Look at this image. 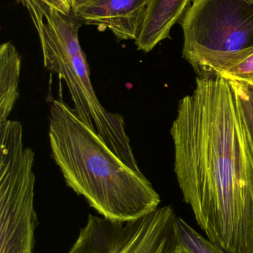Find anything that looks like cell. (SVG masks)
Instances as JSON below:
<instances>
[{
	"label": "cell",
	"mask_w": 253,
	"mask_h": 253,
	"mask_svg": "<svg viewBox=\"0 0 253 253\" xmlns=\"http://www.w3.org/2000/svg\"><path fill=\"white\" fill-rule=\"evenodd\" d=\"M170 133L184 202L207 239L253 253V140L230 82L200 76Z\"/></svg>",
	"instance_id": "6da1fadb"
},
{
	"label": "cell",
	"mask_w": 253,
	"mask_h": 253,
	"mask_svg": "<svg viewBox=\"0 0 253 253\" xmlns=\"http://www.w3.org/2000/svg\"><path fill=\"white\" fill-rule=\"evenodd\" d=\"M49 120L52 158L67 187L103 218L133 221L158 208L160 196L148 178L111 151L74 108L54 99Z\"/></svg>",
	"instance_id": "7a4b0ae2"
},
{
	"label": "cell",
	"mask_w": 253,
	"mask_h": 253,
	"mask_svg": "<svg viewBox=\"0 0 253 253\" xmlns=\"http://www.w3.org/2000/svg\"><path fill=\"white\" fill-rule=\"evenodd\" d=\"M34 156L19 122L0 123V253H34Z\"/></svg>",
	"instance_id": "3957f363"
},
{
	"label": "cell",
	"mask_w": 253,
	"mask_h": 253,
	"mask_svg": "<svg viewBox=\"0 0 253 253\" xmlns=\"http://www.w3.org/2000/svg\"><path fill=\"white\" fill-rule=\"evenodd\" d=\"M180 23L183 57L192 66L253 47V0H193Z\"/></svg>",
	"instance_id": "277c9868"
},
{
	"label": "cell",
	"mask_w": 253,
	"mask_h": 253,
	"mask_svg": "<svg viewBox=\"0 0 253 253\" xmlns=\"http://www.w3.org/2000/svg\"><path fill=\"white\" fill-rule=\"evenodd\" d=\"M171 206L129 221L89 215L67 253H179Z\"/></svg>",
	"instance_id": "5b68a950"
},
{
	"label": "cell",
	"mask_w": 253,
	"mask_h": 253,
	"mask_svg": "<svg viewBox=\"0 0 253 253\" xmlns=\"http://www.w3.org/2000/svg\"><path fill=\"white\" fill-rule=\"evenodd\" d=\"M150 0H89L73 9L82 24L108 29L118 41L136 40Z\"/></svg>",
	"instance_id": "8992f818"
},
{
	"label": "cell",
	"mask_w": 253,
	"mask_h": 253,
	"mask_svg": "<svg viewBox=\"0 0 253 253\" xmlns=\"http://www.w3.org/2000/svg\"><path fill=\"white\" fill-rule=\"evenodd\" d=\"M193 0H150L135 44L145 53L170 37L173 25L181 20Z\"/></svg>",
	"instance_id": "52a82bcc"
},
{
	"label": "cell",
	"mask_w": 253,
	"mask_h": 253,
	"mask_svg": "<svg viewBox=\"0 0 253 253\" xmlns=\"http://www.w3.org/2000/svg\"><path fill=\"white\" fill-rule=\"evenodd\" d=\"M200 76H218L228 81L253 84V47L210 56L193 65Z\"/></svg>",
	"instance_id": "ba28073f"
},
{
	"label": "cell",
	"mask_w": 253,
	"mask_h": 253,
	"mask_svg": "<svg viewBox=\"0 0 253 253\" xmlns=\"http://www.w3.org/2000/svg\"><path fill=\"white\" fill-rule=\"evenodd\" d=\"M21 56L10 42L0 46V123L8 120L19 96Z\"/></svg>",
	"instance_id": "9c48e42d"
},
{
	"label": "cell",
	"mask_w": 253,
	"mask_h": 253,
	"mask_svg": "<svg viewBox=\"0 0 253 253\" xmlns=\"http://www.w3.org/2000/svg\"><path fill=\"white\" fill-rule=\"evenodd\" d=\"M175 232L180 251L186 253H229L196 232L177 216Z\"/></svg>",
	"instance_id": "30bf717a"
},
{
	"label": "cell",
	"mask_w": 253,
	"mask_h": 253,
	"mask_svg": "<svg viewBox=\"0 0 253 253\" xmlns=\"http://www.w3.org/2000/svg\"><path fill=\"white\" fill-rule=\"evenodd\" d=\"M253 140V84L229 81Z\"/></svg>",
	"instance_id": "8fae6325"
},
{
	"label": "cell",
	"mask_w": 253,
	"mask_h": 253,
	"mask_svg": "<svg viewBox=\"0 0 253 253\" xmlns=\"http://www.w3.org/2000/svg\"><path fill=\"white\" fill-rule=\"evenodd\" d=\"M39 1L67 14H71L73 12V7L70 0H39Z\"/></svg>",
	"instance_id": "7c38bea8"
},
{
	"label": "cell",
	"mask_w": 253,
	"mask_h": 253,
	"mask_svg": "<svg viewBox=\"0 0 253 253\" xmlns=\"http://www.w3.org/2000/svg\"><path fill=\"white\" fill-rule=\"evenodd\" d=\"M89 1V0H70L73 9H74V7H77V6L80 5V4H83V3L86 2V1Z\"/></svg>",
	"instance_id": "4fadbf2b"
},
{
	"label": "cell",
	"mask_w": 253,
	"mask_h": 253,
	"mask_svg": "<svg viewBox=\"0 0 253 253\" xmlns=\"http://www.w3.org/2000/svg\"><path fill=\"white\" fill-rule=\"evenodd\" d=\"M178 249H179V248H178ZM179 253H186L182 252V251H181L179 250Z\"/></svg>",
	"instance_id": "5bb4252c"
}]
</instances>
